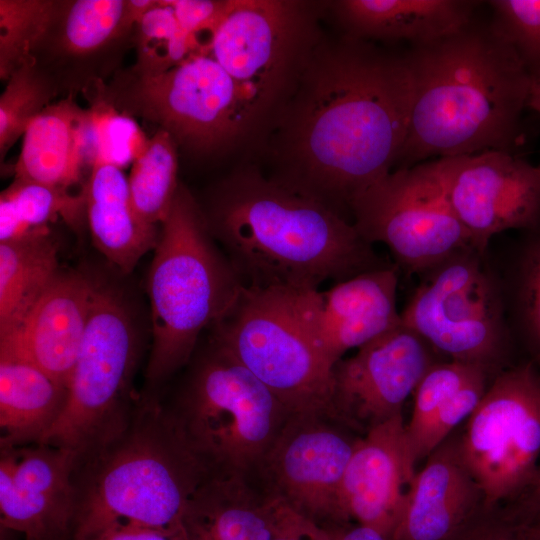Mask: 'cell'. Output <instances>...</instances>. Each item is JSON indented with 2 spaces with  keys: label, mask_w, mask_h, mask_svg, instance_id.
Returning a JSON list of instances; mask_svg holds the SVG:
<instances>
[{
  "label": "cell",
  "mask_w": 540,
  "mask_h": 540,
  "mask_svg": "<svg viewBox=\"0 0 540 540\" xmlns=\"http://www.w3.org/2000/svg\"><path fill=\"white\" fill-rule=\"evenodd\" d=\"M412 102L406 52L345 34L323 37L257 140L277 167L273 178L344 217L396 168Z\"/></svg>",
  "instance_id": "1"
},
{
  "label": "cell",
  "mask_w": 540,
  "mask_h": 540,
  "mask_svg": "<svg viewBox=\"0 0 540 540\" xmlns=\"http://www.w3.org/2000/svg\"><path fill=\"white\" fill-rule=\"evenodd\" d=\"M406 54L413 102L395 169L434 156L512 152L520 139L532 78L490 20L474 18L459 31L410 47Z\"/></svg>",
  "instance_id": "2"
},
{
  "label": "cell",
  "mask_w": 540,
  "mask_h": 540,
  "mask_svg": "<svg viewBox=\"0 0 540 540\" xmlns=\"http://www.w3.org/2000/svg\"><path fill=\"white\" fill-rule=\"evenodd\" d=\"M204 216L244 286L318 290L391 265L352 222L253 166L221 183Z\"/></svg>",
  "instance_id": "3"
},
{
  "label": "cell",
  "mask_w": 540,
  "mask_h": 540,
  "mask_svg": "<svg viewBox=\"0 0 540 540\" xmlns=\"http://www.w3.org/2000/svg\"><path fill=\"white\" fill-rule=\"evenodd\" d=\"M207 477L161 401L140 398L119 435L77 458L75 540L117 520L160 528L180 525L187 502Z\"/></svg>",
  "instance_id": "4"
},
{
  "label": "cell",
  "mask_w": 540,
  "mask_h": 540,
  "mask_svg": "<svg viewBox=\"0 0 540 540\" xmlns=\"http://www.w3.org/2000/svg\"><path fill=\"white\" fill-rule=\"evenodd\" d=\"M148 275L152 346L143 400L161 401L167 380L194 354L199 335L215 325L237 298L243 283L213 244L204 213L179 185Z\"/></svg>",
  "instance_id": "5"
},
{
  "label": "cell",
  "mask_w": 540,
  "mask_h": 540,
  "mask_svg": "<svg viewBox=\"0 0 540 540\" xmlns=\"http://www.w3.org/2000/svg\"><path fill=\"white\" fill-rule=\"evenodd\" d=\"M164 413L208 477L254 479L292 415L230 352L213 340Z\"/></svg>",
  "instance_id": "6"
},
{
  "label": "cell",
  "mask_w": 540,
  "mask_h": 540,
  "mask_svg": "<svg viewBox=\"0 0 540 540\" xmlns=\"http://www.w3.org/2000/svg\"><path fill=\"white\" fill-rule=\"evenodd\" d=\"M319 302L320 291L315 289L243 285L234 303L213 326V340L259 379L291 414L332 417L334 365L317 336Z\"/></svg>",
  "instance_id": "7"
},
{
  "label": "cell",
  "mask_w": 540,
  "mask_h": 540,
  "mask_svg": "<svg viewBox=\"0 0 540 540\" xmlns=\"http://www.w3.org/2000/svg\"><path fill=\"white\" fill-rule=\"evenodd\" d=\"M100 92L103 102L157 125L178 148L196 156L256 140L263 127L262 115L245 89L206 52L157 75L129 69Z\"/></svg>",
  "instance_id": "8"
},
{
  "label": "cell",
  "mask_w": 540,
  "mask_h": 540,
  "mask_svg": "<svg viewBox=\"0 0 540 540\" xmlns=\"http://www.w3.org/2000/svg\"><path fill=\"white\" fill-rule=\"evenodd\" d=\"M139 342L129 311L114 291L96 286L63 413L41 443L80 458L119 435L140 394L133 390Z\"/></svg>",
  "instance_id": "9"
},
{
  "label": "cell",
  "mask_w": 540,
  "mask_h": 540,
  "mask_svg": "<svg viewBox=\"0 0 540 540\" xmlns=\"http://www.w3.org/2000/svg\"><path fill=\"white\" fill-rule=\"evenodd\" d=\"M324 4L293 0H227L204 51L248 93L264 127L295 88L323 38Z\"/></svg>",
  "instance_id": "10"
},
{
  "label": "cell",
  "mask_w": 540,
  "mask_h": 540,
  "mask_svg": "<svg viewBox=\"0 0 540 540\" xmlns=\"http://www.w3.org/2000/svg\"><path fill=\"white\" fill-rule=\"evenodd\" d=\"M475 248L457 252L422 273L402 312V324L452 360L488 373L508 344L503 296Z\"/></svg>",
  "instance_id": "11"
},
{
  "label": "cell",
  "mask_w": 540,
  "mask_h": 540,
  "mask_svg": "<svg viewBox=\"0 0 540 540\" xmlns=\"http://www.w3.org/2000/svg\"><path fill=\"white\" fill-rule=\"evenodd\" d=\"M458 447L483 510L530 492L540 468V373L532 361L496 374Z\"/></svg>",
  "instance_id": "12"
},
{
  "label": "cell",
  "mask_w": 540,
  "mask_h": 540,
  "mask_svg": "<svg viewBox=\"0 0 540 540\" xmlns=\"http://www.w3.org/2000/svg\"><path fill=\"white\" fill-rule=\"evenodd\" d=\"M369 244L383 243L397 264L422 274L453 254L474 248L455 214L436 161L398 168L363 191L350 208Z\"/></svg>",
  "instance_id": "13"
},
{
  "label": "cell",
  "mask_w": 540,
  "mask_h": 540,
  "mask_svg": "<svg viewBox=\"0 0 540 540\" xmlns=\"http://www.w3.org/2000/svg\"><path fill=\"white\" fill-rule=\"evenodd\" d=\"M332 417L292 414L254 480L270 496L323 528L346 524L341 486L357 439Z\"/></svg>",
  "instance_id": "14"
},
{
  "label": "cell",
  "mask_w": 540,
  "mask_h": 540,
  "mask_svg": "<svg viewBox=\"0 0 540 540\" xmlns=\"http://www.w3.org/2000/svg\"><path fill=\"white\" fill-rule=\"evenodd\" d=\"M435 161L449 202L481 254L494 235L540 223L539 165L501 150Z\"/></svg>",
  "instance_id": "15"
},
{
  "label": "cell",
  "mask_w": 540,
  "mask_h": 540,
  "mask_svg": "<svg viewBox=\"0 0 540 540\" xmlns=\"http://www.w3.org/2000/svg\"><path fill=\"white\" fill-rule=\"evenodd\" d=\"M431 346L402 323L333 366L331 414L364 434L402 413L434 364Z\"/></svg>",
  "instance_id": "16"
},
{
  "label": "cell",
  "mask_w": 540,
  "mask_h": 540,
  "mask_svg": "<svg viewBox=\"0 0 540 540\" xmlns=\"http://www.w3.org/2000/svg\"><path fill=\"white\" fill-rule=\"evenodd\" d=\"M76 462L46 444L0 448V526L25 540H75Z\"/></svg>",
  "instance_id": "17"
},
{
  "label": "cell",
  "mask_w": 540,
  "mask_h": 540,
  "mask_svg": "<svg viewBox=\"0 0 540 540\" xmlns=\"http://www.w3.org/2000/svg\"><path fill=\"white\" fill-rule=\"evenodd\" d=\"M142 16L134 0L61 1L34 60L59 90L100 80L97 73L133 36Z\"/></svg>",
  "instance_id": "18"
},
{
  "label": "cell",
  "mask_w": 540,
  "mask_h": 540,
  "mask_svg": "<svg viewBox=\"0 0 540 540\" xmlns=\"http://www.w3.org/2000/svg\"><path fill=\"white\" fill-rule=\"evenodd\" d=\"M415 474L401 413L357 438L341 486L346 518L391 540Z\"/></svg>",
  "instance_id": "19"
},
{
  "label": "cell",
  "mask_w": 540,
  "mask_h": 540,
  "mask_svg": "<svg viewBox=\"0 0 540 540\" xmlns=\"http://www.w3.org/2000/svg\"><path fill=\"white\" fill-rule=\"evenodd\" d=\"M97 284L59 272L23 323L0 337V353L22 357L68 388Z\"/></svg>",
  "instance_id": "20"
},
{
  "label": "cell",
  "mask_w": 540,
  "mask_h": 540,
  "mask_svg": "<svg viewBox=\"0 0 540 540\" xmlns=\"http://www.w3.org/2000/svg\"><path fill=\"white\" fill-rule=\"evenodd\" d=\"M483 510V494L470 474L458 438L446 439L415 474L391 540H451Z\"/></svg>",
  "instance_id": "21"
},
{
  "label": "cell",
  "mask_w": 540,
  "mask_h": 540,
  "mask_svg": "<svg viewBox=\"0 0 540 540\" xmlns=\"http://www.w3.org/2000/svg\"><path fill=\"white\" fill-rule=\"evenodd\" d=\"M397 267L366 271L320 292L316 329L320 345L335 365L359 348L398 327Z\"/></svg>",
  "instance_id": "22"
},
{
  "label": "cell",
  "mask_w": 540,
  "mask_h": 540,
  "mask_svg": "<svg viewBox=\"0 0 540 540\" xmlns=\"http://www.w3.org/2000/svg\"><path fill=\"white\" fill-rule=\"evenodd\" d=\"M482 1L339 0L330 2L343 34L366 41L422 46L470 23Z\"/></svg>",
  "instance_id": "23"
},
{
  "label": "cell",
  "mask_w": 540,
  "mask_h": 540,
  "mask_svg": "<svg viewBox=\"0 0 540 540\" xmlns=\"http://www.w3.org/2000/svg\"><path fill=\"white\" fill-rule=\"evenodd\" d=\"M281 501L244 477H207L186 504L188 540H271Z\"/></svg>",
  "instance_id": "24"
},
{
  "label": "cell",
  "mask_w": 540,
  "mask_h": 540,
  "mask_svg": "<svg viewBox=\"0 0 540 540\" xmlns=\"http://www.w3.org/2000/svg\"><path fill=\"white\" fill-rule=\"evenodd\" d=\"M85 211L92 240L122 273L131 272L157 246L160 230L135 213L128 178L113 162L98 157L84 189Z\"/></svg>",
  "instance_id": "25"
},
{
  "label": "cell",
  "mask_w": 540,
  "mask_h": 540,
  "mask_svg": "<svg viewBox=\"0 0 540 540\" xmlns=\"http://www.w3.org/2000/svg\"><path fill=\"white\" fill-rule=\"evenodd\" d=\"M67 397L68 388L39 366L0 353V448L41 443Z\"/></svg>",
  "instance_id": "26"
},
{
  "label": "cell",
  "mask_w": 540,
  "mask_h": 540,
  "mask_svg": "<svg viewBox=\"0 0 540 540\" xmlns=\"http://www.w3.org/2000/svg\"><path fill=\"white\" fill-rule=\"evenodd\" d=\"M90 115L73 100L53 102L28 125L15 179L67 190L80 175L84 131Z\"/></svg>",
  "instance_id": "27"
},
{
  "label": "cell",
  "mask_w": 540,
  "mask_h": 540,
  "mask_svg": "<svg viewBox=\"0 0 540 540\" xmlns=\"http://www.w3.org/2000/svg\"><path fill=\"white\" fill-rule=\"evenodd\" d=\"M59 272L48 227L0 242V337L20 327Z\"/></svg>",
  "instance_id": "28"
},
{
  "label": "cell",
  "mask_w": 540,
  "mask_h": 540,
  "mask_svg": "<svg viewBox=\"0 0 540 540\" xmlns=\"http://www.w3.org/2000/svg\"><path fill=\"white\" fill-rule=\"evenodd\" d=\"M177 148L167 132L157 130L134 159L128 177L130 200L138 217L150 225L161 226L178 190Z\"/></svg>",
  "instance_id": "29"
},
{
  "label": "cell",
  "mask_w": 540,
  "mask_h": 540,
  "mask_svg": "<svg viewBox=\"0 0 540 540\" xmlns=\"http://www.w3.org/2000/svg\"><path fill=\"white\" fill-rule=\"evenodd\" d=\"M83 209L84 194L72 196L64 189L15 179L0 195V242L46 228L58 217L77 224Z\"/></svg>",
  "instance_id": "30"
},
{
  "label": "cell",
  "mask_w": 540,
  "mask_h": 540,
  "mask_svg": "<svg viewBox=\"0 0 540 540\" xmlns=\"http://www.w3.org/2000/svg\"><path fill=\"white\" fill-rule=\"evenodd\" d=\"M132 43L137 59L131 70L142 75L164 73L204 50L197 37L180 27L167 1H157L141 17L134 28Z\"/></svg>",
  "instance_id": "31"
},
{
  "label": "cell",
  "mask_w": 540,
  "mask_h": 540,
  "mask_svg": "<svg viewBox=\"0 0 540 540\" xmlns=\"http://www.w3.org/2000/svg\"><path fill=\"white\" fill-rule=\"evenodd\" d=\"M58 0H0V78L8 80L22 65L35 61L60 6Z\"/></svg>",
  "instance_id": "32"
},
{
  "label": "cell",
  "mask_w": 540,
  "mask_h": 540,
  "mask_svg": "<svg viewBox=\"0 0 540 540\" xmlns=\"http://www.w3.org/2000/svg\"><path fill=\"white\" fill-rule=\"evenodd\" d=\"M60 92L54 79L35 61L12 73L0 96V158L24 135L29 123Z\"/></svg>",
  "instance_id": "33"
},
{
  "label": "cell",
  "mask_w": 540,
  "mask_h": 540,
  "mask_svg": "<svg viewBox=\"0 0 540 540\" xmlns=\"http://www.w3.org/2000/svg\"><path fill=\"white\" fill-rule=\"evenodd\" d=\"M490 22L513 47L533 80L540 78V0H491Z\"/></svg>",
  "instance_id": "34"
},
{
  "label": "cell",
  "mask_w": 540,
  "mask_h": 540,
  "mask_svg": "<svg viewBox=\"0 0 540 540\" xmlns=\"http://www.w3.org/2000/svg\"><path fill=\"white\" fill-rule=\"evenodd\" d=\"M488 372L480 366L451 360L434 363L417 385L414 405L406 424L407 439L415 436L435 411L470 381Z\"/></svg>",
  "instance_id": "35"
},
{
  "label": "cell",
  "mask_w": 540,
  "mask_h": 540,
  "mask_svg": "<svg viewBox=\"0 0 540 540\" xmlns=\"http://www.w3.org/2000/svg\"><path fill=\"white\" fill-rule=\"evenodd\" d=\"M487 377L488 374L480 375L463 386L435 411L415 436L407 439L415 464L427 458L458 424L474 412L487 390Z\"/></svg>",
  "instance_id": "36"
},
{
  "label": "cell",
  "mask_w": 540,
  "mask_h": 540,
  "mask_svg": "<svg viewBox=\"0 0 540 540\" xmlns=\"http://www.w3.org/2000/svg\"><path fill=\"white\" fill-rule=\"evenodd\" d=\"M528 242L517 274L516 310L520 327L540 367V223Z\"/></svg>",
  "instance_id": "37"
},
{
  "label": "cell",
  "mask_w": 540,
  "mask_h": 540,
  "mask_svg": "<svg viewBox=\"0 0 540 540\" xmlns=\"http://www.w3.org/2000/svg\"><path fill=\"white\" fill-rule=\"evenodd\" d=\"M451 540H528L520 524L507 512L482 510Z\"/></svg>",
  "instance_id": "38"
},
{
  "label": "cell",
  "mask_w": 540,
  "mask_h": 540,
  "mask_svg": "<svg viewBox=\"0 0 540 540\" xmlns=\"http://www.w3.org/2000/svg\"><path fill=\"white\" fill-rule=\"evenodd\" d=\"M180 27L197 37L202 31L215 28L219 22L227 0H168Z\"/></svg>",
  "instance_id": "39"
},
{
  "label": "cell",
  "mask_w": 540,
  "mask_h": 540,
  "mask_svg": "<svg viewBox=\"0 0 540 540\" xmlns=\"http://www.w3.org/2000/svg\"><path fill=\"white\" fill-rule=\"evenodd\" d=\"M80 540H188V538L182 524L160 528L117 520Z\"/></svg>",
  "instance_id": "40"
},
{
  "label": "cell",
  "mask_w": 540,
  "mask_h": 540,
  "mask_svg": "<svg viewBox=\"0 0 540 540\" xmlns=\"http://www.w3.org/2000/svg\"><path fill=\"white\" fill-rule=\"evenodd\" d=\"M271 540H330L327 530L281 501Z\"/></svg>",
  "instance_id": "41"
},
{
  "label": "cell",
  "mask_w": 540,
  "mask_h": 540,
  "mask_svg": "<svg viewBox=\"0 0 540 540\" xmlns=\"http://www.w3.org/2000/svg\"><path fill=\"white\" fill-rule=\"evenodd\" d=\"M330 540H388L382 534L369 527L357 524L334 525L325 528Z\"/></svg>",
  "instance_id": "42"
},
{
  "label": "cell",
  "mask_w": 540,
  "mask_h": 540,
  "mask_svg": "<svg viewBox=\"0 0 540 540\" xmlns=\"http://www.w3.org/2000/svg\"><path fill=\"white\" fill-rule=\"evenodd\" d=\"M526 498L516 507L520 518L525 521L540 511V468L537 480Z\"/></svg>",
  "instance_id": "43"
},
{
  "label": "cell",
  "mask_w": 540,
  "mask_h": 540,
  "mask_svg": "<svg viewBox=\"0 0 540 540\" xmlns=\"http://www.w3.org/2000/svg\"><path fill=\"white\" fill-rule=\"evenodd\" d=\"M528 540H540V511L520 523Z\"/></svg>",
  "instance_id": "44"
},
{
  "label": "cell",
  "mask_w": 540,
  "mask_h": 540,
  "mask_svg": "<svg viewBox=\"0 0 540 540\" xmlns=\"http://www.w3.org/2000/svg\"><path fill=\"white\" fill-rule=\"evenodd\" d=\"M528 107L533 109L540 116V78L532 81Z\"/></svg>",
  "instance_id": "45"
}]
</instances>
